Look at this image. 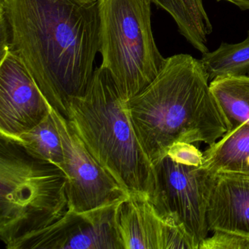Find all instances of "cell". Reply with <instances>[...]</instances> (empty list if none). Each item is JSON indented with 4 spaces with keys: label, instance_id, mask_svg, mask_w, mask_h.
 I'll list each match as a JSON object with an SVG mask.
<instances>
[{
    "label": "cell",
    "instance_id": "cell-1",
    "mask_svg": "<svg viewBox=\"0 0 249 249\" xmlns=\"http://www.w3.org/2000/svg\"><path fill=\"white\" fill-rule=\"evenodd\" d=\"M100 29L97 1L0 0V52L9 47L65 117L92 79Z\"/></svg>",
    "mask_w": 249,
    "mask_h": 249
},
{
    "label": "cell",
    "instance_id": "cell-2",
    "mask_svg": "<svg viewBox=\"0 0 249 249\" xmlns=\"http://www.w3.org/2000/svg\"><path fill=\"white\" fill-rule=\"evenodd\" d=\"M128 103L135 132L153 164L177 142L211 145L231 128L200 59L186 53L166 58L157 78Z\"/></svg>",
    "mask_w": 249,
    "mask_h": 249
},
{
    "label": "cell",
    "instance_id": "cell-3",
    "mask_svg": "<svg viewBox=\"0 0 249 249\" xmlns=\"http://www.w3.org/2000/svg\"><path fill=\"white\" fill-rule=\"evenodd\" d=\"M128 102L100 66L85 93L68 106L66 118L90 154L129 195L151 201L154 164L135 132Z\"/></svg>",
    "mask_w": 249,
    "mask_h": 249
},
{
    "label": "cell",
    "instance_id": "cell-4",
    "mask_svg": "<svg viewBox=\"0 0 249 249\" xmlns=\"http://www.w3.org/2000/svg\"><path fill=\"white\" fill-rule=\"evenodd\" d=\"M68 183L62 168L0 137V237L7 249L66 213Z\"/></svg>",
    "mask_w": 249,
    "mask_h": 249
},
{
    "label": "cell",
    "instance_id": "cell-5",
    "mask_svg": "<svg viewBox=\"0 0 249 249\" xmlns=\"http://www.w3.org/2000/svg\"><path fill=\"white\" fill-rule=\"evenodd\" d=\"M101 67L129 100L161 72L166 58L156 44L151 0H97Z\"/></svg>",
    "mask_w": 249,
    "mask_h": 249
},
{
    "label": "cell",
    "instance_id": "cell-6",
    "mask_svg": "<svg viewBox=\"0 0 249 249\" xmlns=\"http://www.w3.org/2000/svg\"><path fill=\"white\" fill-rule=\"evenodd\" d=\"M155 191L150 202L198 249L208 235L207 211L215 175L202 165L182 164L165 155L154 163Z\"/></svg>",
    "mask_w": 249,
    "mask_h": 249
},
{
    "label": "cell",
    "instance_id": "cell-7",
    "mask_svg": "<svg viewBox=\"0 0 249 249\" xmlns=\"http://www.w3.org/2000/svg\"><path fill=\"white\" fill-rule=\"evenodd\" d=\"M51 113L63 147L62 170L68 178L70 209L83 212L129 197V194L90 154L68 119L52 106Z\"/></svg>",
    "mask_w": 249,
    "mask_h": 249
},
{
    "label": "cell",
    "instance_id": "cell-8",
    "mask_svg": "<svg viewBox=\"0 0 249 249\" xmlns=\"http://www.w3.org/2000/svg\"><path fill=\"white\" fill-rule=\"evenodd\" d=\"M123 200L83 212L69 208L59 221L8 249H124L117 225Z\"/></svg>",
    "mask_w": 249,
    "mask_h": 249
},
{
    "label": "cell",
    "instance_id": "cell-9",
    "mask_svg": "<svg viewBox=\"0 0 249 249\" xmlns=\"http://www.w3.org/2000/svg\"><path fill=\"white\" fill-rule=\"evenodd\" d=\"M0 135H19L50 113L51 105L24 64L12 52L0 54Z\"/></svg>",
    "mask_w": 249,
    "mask_h": 249
},
{
    "label": "cell",
    "instance_id": "cell-10",
    "mask_svg": "<svg viewBox=\"0 0 249 249\" xmlns=\"http://www.w3.org/2000/svg\"><path fill=\"white\" fill-rule=\"evenodd\" d=\"M117 225L124 249H194L181 230L143 196L129 195L121 202Z\"/></svg>",
    "mask_w": 249,
    "mask_h": 249
},
{
    "label": "cell",
    "instance_id": "cell-11",
    "mask_svg": "<svg viewBox=\"0 0 249 249\" xmlns=\"http://www.w3.org/2000/svg\"><path fill=\"white\" fill-rule=\"evenodd\" d=\"M210 231L249 237V178L215 175L207 211Z\"/></svg>",
    "mask_w": 249,
    "mask_h": 249
},
{
    "label": "cell",
    "instance_id": "cell-12",
    "mask_svg": "<svg viewBox=\"0 0 249 249\" xmlns=\"http://www.w3.org/2000/svg\"><path fill=\"white\" fill-rule=\"evenodd\" d=\"M202 154V165L213 174L249 178V124L231 126Z\"/></svg>",
    "mask_w": 249,
    "mask_h": 249
},
{
    "label": "cell",
    "instance_id": "cell-13",
    "mask_svg": "<svg viewBox=\"0 0 249 249\" xmlns=\"http://www.w3.org/2000/svg\"><path fill=\"white\" fill-rule=\"evenodd\" d=\"M0 137L14 141L35 158L49 161L62 169L63 147L52 113L30 130L14 136Z\"/></svg>",
    "mask_w": 249,
    "mask_h": 249
},
{
    "label": "cell",
    "instance_id": "cell-14",
    "mask_svg": "<svg viewBox=\"0 0 249 249\" xmlns=\"http://www.w3.org/2000/svg\"><path fill=\"white\" fill-rule=\"evenodd\" d=\"M210 88L231 127L249 124V75L215 78Z\"/></svg>",
    "mask_w": 249,
    "mask_h": 249
},
{
    "label": "cell",
    "instance_id": "cell-15",
    "mask_svg": "<svg viewBox=\"0 0 249 249\" xmlns=\"http://www.w3.org/2000/svg\"><path fill=\"white\" fill-rule=\"evenodd\" d=\"M210 81L217 78L249 75V31L246 40L235 44L221 43L200 59Z\"/></svg>",
    "mask_w": 249,
    "mask_h": 249
},
{
    "label": "cell",
    "instance_id": "cell-16",
    "mask_svg": "<svg viewBox=\"0 0 249 249\" xmlns=\"http://www.w3.org/2000/svg\"><path fill=\"white\" fill-rule=\"evenodd\" d=\"M151 2L172 17L182 36L196 33L210 21L202 0H151Z\"/></svg>",
    "mask_w": 249,
    "mask_h": 249
},
{
    "label": "cell",
    "instance_id": "cell-17",
    "mask_svg": "<svg viewBox=\"0 0 249 249\" xmlns=\"http://www.w3.org/2000/svg\"><path fill=\"white\" fill-rule=\"evenodd\" d=\"M213 232L202 240L198 249H249V237L226 231Z\"/></svg>",
    "mask_w": 249,
    "mask_h": 249
},
{
    "label": "cell",
    "instance_id": "cell-18",
    "mask_svg": "<svg viewBox=\"0 0 249 249\" xmlns=\"http://www.w3.org/2000/svg\"><path fill=\"white\" fill-rule=\"evenodd\" d=\"M177 162L188 165H202L203 154L193 143L177 142L172 145L167 154Z\"/></svg>",
    "mask_w": 249,
    "mask_h": 249
},
{
    "label": "cell",
    "instance_id": "cell-19",
    "mask_svg": "<svg viewBox=\"0 0 249 249\" xmlns=\"http://www.w3.org/2000/svg\"><path fill=\"white\" fill-rule=\"evenodd\" d=\"M217 1H224L235 5L241 11H249V0H217Z\"/></svg>",
    "mask_w": 249,
    "mask_h": 249
},
{
    "label": "cell",
    "instance_id": "cell-20",
    "mask_svg": "<svg viewBox=\"0 0 249 249\" xmlns=\"http://www.w3.org/2000/svg\"><path fill=\"white\" fill-rule=\"evenodd\" d=\"M83 2H97V0H80Z\"/></svg>",
    "mask_w": 249,
    "mask_h": 249
}]
</instances>
